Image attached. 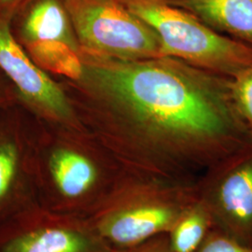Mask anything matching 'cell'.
Returning a JSON list of instances; mask_svg holds the SVG:
<instances>
[{
    "instance_id": "cell-1",
    "label": "cell",
    "mask_w": 252,
    "mask_h": 252,
    "mask_svg": "<svg viewBox=\"0 0 252 252\" xmlns=\"http://www.w3.org/2000/svg\"><path fill=\"white\" fill-rule=\"evenodd\" d=\"M94 82L133 116L110 141L126 166L180 177L190 166H209L239 144L224 110L189 76L159 63H100Z\"/></svg>"
},
{
    "instance_id": "cell-2",
    "label": "cell",
    "mask_w": 252,
    "mask_h": 252,
    "mask_svg": "<svg viewBox=\"0 0 252 252\" xmlns=\"http://www.w3.org/2000/svg\"><path fill=\"white\" fill-rule=\"evenodd\" d=\"M197 198L195 182L125 165L108 198L89 219L113 249H127L167 234Z\"/></svg>"
},
{
    "instance_id": "cell-3",
    "label": "cell",
    "mask_w": 252,
    "mask_h": 252,
    "mask_svg": "<svg viewBox=\"0 0 252 252\" xmlns=\"http://www.w3.org/2000/svg\"><path fill=\"white\" fill-rule=\"evenodd\" d=\"M122 171L90 146L50 144L35 172L37 204L55 213L90 218L107 200Z\"/></svg>"
},
{
    "instance_id": "cell-4",
    "label": "cell",
    "mask_w": 252,
    "mask_h": 252,
    "mask_svg": "<svg viewBox=\"0 0 252 252\" xmlns=\"http://www.w3.org/2000/svg\"><path fill=\"white\" fill-rule=\"evenodd\" d=\"M89 218L36 205L0 222V252H113Z\"/></svg>"
},
{
    "instance_id": "cell-5",
    "label": "cell",
    "mask_w": 252,
    "mask_h": 252,
    "mask_svg": "<svg viewBox=\"0 0 252 252\" xmlns=\"http://www.w3.org/2000/svg\"><path fill=\"white\" fill-rule=\"evenodd\" d=\"M64 6L80 40L91 50L123 57L161 52L153 29L113 0H65Z\"/></svg>"
},
{
    "instance_id": "cell-6",
    "label": "cell",
    "mask_w": 252,
    "mask_h": 252,
    "mask_svg": "<svg viewBox=\"0 0 252 252\" xmlns=\"http://www.w3.org/2000/svg\"><path fill=\"white\" fill-rule=\"evenodd\" d=\"M128 9L153 29L163 54L208 65L232 64L245 57L240 46L159 1L130 0Z\"/></svg>"
},
{
    "instance_id": "cell-7",
    "label": "cell",
    "mask_w": 252,
    "mask_h": 252,
    "mask_svg": "<svg viewBox=\"0 0 252 252\" xmlns=\"http://www.w3.org/2000/svg\"><path fill=\"white\" fill-rule=\"evenodd\" d=\"M210 170L197 188L214 228L252 249V153L232 161L224 158Z\"/></svg>"
},
{
    "instance_id": "cell-8",
    "label": "cell",
    "mask_w": 252,
    "mask_h": 252,
    "mask_svg": "<svg viewBox=\"0 0 252 252\" xmlns=\"http://www.w3.org/2000/svg\"><path fill=\"white\" fill-rule=\"evenodd\" d=\"M0 68L23 97L58 120H68L70 107L63 91L32 61L15 41L8 24L0 19Z\"/></svg>"
},
{
    "instance_id": "cell-9",
    "label": "cell",
    "mask_w": 252,
    "mask_h": 252,
    "mask_svg": "<svg viewBox=\"0 0 252 252\" xmlns=\"http://www.w3.org/2000/svg\"><path fill=\"white\" fill-rule=\"evenodd\" d=\"M25 145L17 135H0V222L34 207L35 174L27 165Z\"/></svg>"
},
{
    "instance_id": "cell-10",
    "label": "cell",
    "mask_w": 252,
    "mask_h": 252,
    "mask_svg": "<svg viewBox=\"0 0 252 252\" xmlns=\"http://www.w3.org/2000/svg\"><path fill=\"white\" fill-rule=\"evenodd\" d=\"M71 24L59 0H37L27 13L22 33L28 43L62 41L75 49Z\"/></svg>"
},
{
    "instance_id": "cell-11",
    "label": "cell",
    "mask_w": 252,
    "mask_h": 252,
    "mask_svg": "<svg viewBox=\"0 0 252 252\" xmlns=\"http://www.w3.org/2000/svg\"><path fill=\"white\" fill-rule=\"evenodd\" d=\"M183 5L209 23L252 38V0H183Z\"/></svg>"
},
{
    "instance_id": "cell-12",
    "label": "cell",
    "mask_w": 252,
    "mask_h": 252,
    "mask_svg": "<svg viewBox=\"0 0 252 252\" xmlns=\"http://www.w3.org/2000/svg\"><path fill=\"white\" fill-rule=\"evenodd\" d=\"M214 228L213 219L202 200L186 207L166 234L175 252H193Z\"/></svg>"
},
{
    "instance_id": "cell-13",
    "label": "cell",
    "mask_w": 252,
    "mask_h": 252,
    "mask_svg": "<svg viewBox=\"0 0 252 252\" xmlns=\"http://www.w3.org/2000/svg\"><path fill=\"white\" fill-rule=\"evenodd\" d=\"M33 61L41 69L58 73L71 79H80L83 74L81 60L75 49L62 41L29 43Z\"/></svg>"
},
{
    "instance_id": "cell-14",
    "label": "cell",
    "mask_w": 252,
    "mask_h": 252,
    "mask_svg": "<svg viewBox=\"0 0 252 252\" xmlns=\"http://www.w3.org/2000/svg\"><path fill=\"white\" fill-rule=\"evenodd\" d=\"M193 252H252V249L237 242L220 230L213 228Z\"/></svg>"
},
{
    "instance_id": "cell-15",
    "label": "cell",
    "mask_w": 252,
    "mask_h": 252,
    "mask_svg": "<svg viewBox=\"0 0 252 252\" xmlns=\"http://www.w3.org/2000/svg\"><path fill=\"white\" fill-rule=\"evenodd\" d=\"M113 252H175L171 249L166 234H160L134 247L116 250Z\"/></svg>"
},
{
    "instance_id": "cell-16",
    "label": "cell",
    "mask_w": 252,
    "mask_h": 252,
    "mask_svg": "<svg viewBox=\"0 0 252 252\" xmlns=\"http://www.w3.org/2000/svg\"><path fill=\"white\" fill-rule=\"evenodd\" d=\"M236 93L244 113L252 124V72L245 76L239 82Z\"/></svg>"
},
{
    "instance_id": "cell-17",
    "label": "cell",
    "mask_w": 252,
    "mask_h": 252,
    "mask_svg": "<svg viewBox=\"0 0 252 252\" xmlns=\"http://www.w3.org/2000/svg\"><path fill=\"white\" fill-rule=\"evenodd\" d=\"M17 0H0V7H7L11 4H14Z\"/></svg>"
}]
</instances>
